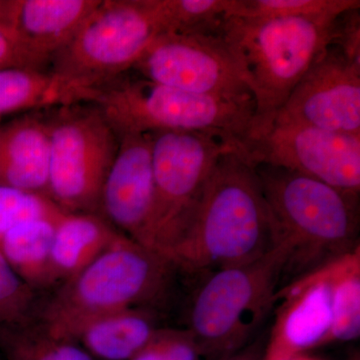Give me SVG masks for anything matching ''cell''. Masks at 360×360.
Instances as JSON below:
<instances>
[{"label": "cell", "mask_w": 360, "mask_h": 360, "mask_svg": "<svg viewBox=\"0 0 360 360\" xmlns=\"http://www.w3.org/2000/svg\"><path fill=\"white\" fill-rule=\"evenodd\" d=\"M33 293L0 253V326L30 321L34 309Z\"/></svg>", "instance_id": "26"}, {"label": "cell", "mask_w": 360, "mask_h": 360, "mask_svg": "<svg viewBox=\"0 0 360 360\" xmlns=\"http://www.w3.org/2000/svg\"><path fill=\"white\" fill-rule=\"evenodd\" d=\"M18 0H0V27L13 30Z\"/></svg>", "instance_id": "30"}, {"label": "cell", "mask_w": 360, "mask_h": 360, "mask_svg": "<svg viewBox=\"0 0 360 360\" xmlns=\"http://www.w3.org/2000/svg\"><path fill=\"white\" fill-rule=\"evenodd\" d=\"M354 360H359V357H357V359H354Z\"/></svg>", "instance_id": "34"}, {"label": "cell", "mask_w": 360, "mask_h": 360, "mask_svg": "<svg viewBox=\"0 0 360 360\" xmlns=\"http://www.w3.org/2000/svg\"><path fill=\"white\" fill-rule=\"evenodd\" d=\"M153 205L151 135H122L104 181L99 212L118 231L149 248Z\"/></svg>", "instance_id": "13"}, {"label": "cell", "mask_w": 360, "mask_h": 360, "mask_svg": "<svg viewBox=\"0 0 360 360\" xmlns=\"http://www.w3.org/2000/svg\"><path fill=\"white\" fill-rule=\"evenodd\" d=\"M231 0H165L167 32H219Z\"/></svg>", "instance_id": "24"}, {"label": "cell", "mask_w": 360, "mask_h": 360, "mask_svg": "<svg viewBox=\"0 0 360 360\" xmlns=\"http://www.w3.org/2000/svg\"><path fill=\"white\" fill-rule=\"evenodd\" d=\"M158 331L153 312L131 309L77 322L66 331L63 340L82 343L97 359L129 360L153 340Z\"/></svg>", "instance_id": "17"}, {"label": "cell", "mask_w": 360, "mask_h": 360, "mask_svg": "<svg viewBox=\"0 0 360 360\" xmlns=\"http://www.w3.org/2000/svg\"><path fill=\"white\" fill-rule=\"evenodd\" d=\"M274 123L360 137V68L329 44L296 84Z\"/></svg>", "instance_id": "12"}, {"label": "cell", "mask_w": 360, "mask_h": 360, "mask_svg": "<svg viewBox=\"0 0 360 360\" xmlns=\"http://www.w3.org/2000/svg\"><path fill=\"white\" fill-rule=\"evenodd\" d=\"M51 116L47 196L66 213H98L120 137L92 103L52 108Z\"/></svg>", "instance_id": "8"}, {"label": "cell", "mask_w": 360, "mask_h": 360, "mask_svg": "<svg viewBox=\"0 0 360 360\" xmlns=\"http://www.w3.org/2000/svg\"><path fill=\"white\" fill-rule=\"evenodd\" d=\"M274 246L255 165L243 149L227 151L169 260L189 272L219 270L255 262Z\"/></svg>", "instance_id": "1"}, {"label": "cell", "mask_w": 360, "mask_h": 360, "mask_svg": "<svg viewBox=\"0 0 360 360\" xmlns=\"http://www.w3.org/2000/svg\"><path fill=\"white\" fill-rule=\"evenodd\" d=\"M65 213L44 194L0 184V236L28 220L56 219Z\"/></svg>", "instance_id": "25"}, {"label": "cell", "mask_w": 360, "mask_h": 360, "mask_svg": "<svg viewBox=\"0 0 360 360\" xmlns=\"http://www.w3.org/2000/svg\"><path fill=\"white\" fill-rule=\"evenodd\" d=\"M167 32L165 0H101L51 71L89 99L90 91L132 70L151 42Z\"/></svg>", "instance_id": "6"}, {"label": "cell", "mask_w": 360, "mask_h": 360, "mask_svg": "<svg viewBox=\"0 0 360 360\" xmlns=\"http://www.w3.org/2000/svg\"><path fill=\"white\" fill-rule=\"evenodd\" d=\"M288 360H317L314 359H309V357L302 356V355H297V356L292 357V359Z\"/></svg>", "instance_id": "32"}, {"label": "cell", "mask_w": 360, "mask_h": 360, "mask_svg": "<svg viewBox=\"0 0 360 360\" xmlns=\"http://www.w3.org/2000/svg\"><path fill=\"white\" fill-rule=\"evenodd\" d=\"M333 296L329 342L356 340L360 333V251L354 250L326 264Z\"/></svg>", "instance_id": "21"}, {"label": "cell", "mask_w": 360, "mask_h": 360, "mask_svg": "<svg viewBox=\"0 0 360 360\" xmlns=\"http://www.w3.org/2000/svg\"><path fill=\"white\" fill-rule=\"evenodd\" d=\"M288 251L276 245L250 264L213 272L194 298L191 328L202 352L238 347L276 302Z\"/></svg>", "instance_id": "9"}, {"label": "cell", "mask_w": 360, "mask_h": 360, "mask_svg": "<svg viewBox=\"0 0 360 360\" xmlns=\"http://www.w3.org/2000/svg\"><path fill=\"white\" fill-rule=\"evenodd\" d=\"M86 94L49 70H0V117L18 111L49 110L85 103Z\"/></svg>", "instance_id": "20"}, {"label": "cell", "mask_w": 360, "mask_h": 360, "mask_svg": "<svg viewBox=\"0 0 360 360\" xmlns=\"http://www.w3.org/2000/svg\"><path fill=\"white\" fill-rule=\"evenodd\" d=\"M132 71L150 82L198 96L253 98L238 61L219 32H165Z\"/></svg>", "instance_id": "10"}, {"label": "cell", "mask_w": 360, "mask_h": 360, "mask_svg": "<svg viewBox=\"0 0 360 360\" xmlns=\"http://www.w3.org/2000/svg\"><path fill=\"white\" fill-rule=\"evenodd\" d=\"M155 340L163 360H198L202 354L193 333L187 330H158Z\"/></svg>", "instance_id": "29"}, {"label": "cell", "mask_w": 360, "mask_h": 360, "mask_svg": "<svg viewBox=\"0 0 360 360\" xmlns=\"http://www.w3.org/2000/svg\"><path fill=\"white\" fill-rule=\"evenodd\" d=\"M360 7L359 0H231L227 18H298V16H338Z\"/></svg>", "instance_id": "23"}, {"label": "cell", "mask_w": 360, "mask_h": 360, "mask_svg": "<svg viewBox=\"0 0 360 360\" xmlns=\"http://www.w3.org/2000/svg\"><path fill=\"white\" fill-rule=\"evenodd\" d=\"M176 269L167 258L120 234L86 269L63 284L37 314V323L63 340L77 322L104 314L155 304Z\"/></svg>", "instance_id": "5"}, {"label": "cell", "mask_w": 360, "mask_h": 360, "mask_svg": "<svg viewBox=\"0 0 360 360\" xmlns=\"http://www.w3.org/2000/svg\"><path fill=\"white\" fill-rule=\"evenodd\" d=\"M120 234L98 213H65L56 225L52 243L54 284L77 276L108 250Z\"/></svg>", "instance_id": "18"}, {"label": "cell", "mask_w": 360, "mask_h": 360, "mask_svg": "<svg viewBox=\"0 0 360 360\" xmlns=\"http://www.w3.org/2000/svg\"><path fill=\"white\" fill-rule=\"evenodd\" d=\"M281 300L264 360H288L329 343L333 296L326 264L276 295Z\"/></svg>", "instance_id": "14"}, {"label": "cell", "mask_w": 360, "mask_h": 360, "mask_svg": "<svg viewBox=\"0 0 360 360\" xmlns=\"http://www.w3.org/2000/svg\"><path fill=\"white\" fill-rule=\"evenodd\" d=\"M231 360H255V359H252V357L240 356V357H236V359H231Z\"/></svg>", "instance_id": "33"}, {"label": "cell", "mask_w": 360, "mask_h": 360, "mask_svg": "<svg viewBox=\"0 0 360 360\" xmlns=\"http://www.w3.org/2000/svg\"><path fill=\"white\" fill-rule=\"evenodd\" d=\"M252 165L285 168L359 196L360 137L305 125L274 124L246 146Z\"/></svg>", "instance_id": "11"}, {"label": "cell", "mask_w": 360, "mask_h": 360, "mask_svg": "<svg viewBox=\"0 0 360 360\" xmlns=\"http://www.w3.org/2000/svg\"><path fill=\"white\" fill-rule=\"evenodd\" d=\"M129 360H163L155 338H153V340L149 345L142 348L141 352H137Z\"/></svg>", "instance_id": "31"}, {"label": "cell", "mask_w": 360, "mask_h": 360, "mask_svg": "<svg viewBox=\"0 0 360 360\" xmlns=\"http://www.w3.org/2000/svg\"><path fill=\"white\" fill-rule=\"evenodd\" d=\"M149 134L155 184L149 248L169 260L195 217L220 158L243 148L210 132L158 130Z\"/></svg>", "instance_id": "7"}, {"label": "cell", "mask_w": 360, "mask_h": 360, "mask_svg": "<svg viewBox=\"0 0 360 360\" xmlns=\"http://www.w3.org/2000/svg\"><path fill=\"white\" fill-rule=\"evenodd\" d=\"M49 160V117L34 112L0 127V184L47 196Z\"/></svg>", "instance_id": "15"}, {"label": "cell", "mask_w": 360, "mask_h": 360, "mask_svg": "<svg viewBox=\"0 0 360 360\" xmlns=\"http://www.w3.org/2000/svg\"><path fill=\"white\" fill-rule=\"evenodd\" d=\"M253 165L274 245L288 251L285 269L305 276L359 246V196L285 168Z\"/></svg>", "instance_id": "2"}, {"label": "cell", "mask_w": 360, "mask_h": 360, "mask_svg": "<svg viewBox=\"0 0 360 360\" xmlns=\"http://www.w3.org/2000/svg\"><path fill=\"white\" fill-rule=\"evenodd\" d=\"M330 44L338 47L347 61L360 68V7L335 18Z\"/></svg>", "instance_id": "27"}, {"label": "cell", "mask_w": 360, "mask_h": 360, "mask_svg": "<svg viewBox=\"0 0 360 360\" xmlns=\"http://www.w3.org/2000/svg\"><path fill=\"white\" fill-rule=\"evenodd\" d=\"M47 65L30 51L18 33L0 27V70L7 68L46 70Z\"/></svg>", "instance_id": "28"}, {"label": "cell", "mask_w": 360, "mask_h": 360, "mask_svg": "<svg viewBox=\"0 0 360 360\" xmlns=\"http://www.w3.org/2000/svg\"><path fill=\"white\" fill-rule=\"evenodd\" d=\"M0 349L8 360H94L77 343L53 338L32 321L0 326Z\"/></svg>", "instance_id": "22"}, {"label": "cell", "mask_w": 360, "mask_h": 360, "mask_svg": "<svg viewBox=\"0 0 360 360\" xmlns=\"http://www.w3.org/2000/svg\"><path fill=\"white\" fill-rule=\"evenodd\" d=\"M101 0H18L13 30L49 65Z\"/></svg>", "instance_id": "16"}, {"label": "cell", "mask_w": 360, "mask_h": 360, "mask_svg": "<svg viewBox=\"0 0 360 360\" xmlns=\"http://www.w3.org/2000/svg\"><path fill=\"white\" fill-rule=\"evenodd\" d=\"M132 71V70H131ZM118 137L158 130L210 132L245 151L252 131L255 99L198 96L129 72L90 91Z\"/></svg>", "instance_id": "4"}, {"label": "cell", "mask_w": 360, "mask_h": 360, "mask_svg": "<svg viewBox=\"0 0 360 360\" xmlns=\"http://www.w3.org/2000/svg\"><path fill=\"white\" fill-rule=\"evenodd\" d=\"M65 214L56 219L28 220L0 236V253L16 276L32 290L54 284L52 243L56 225Z\"/></svg>", "instance_id": "19"}, {"label": "cell", "mask_w": 360, "mask_h": 360, "mask_svg": "<svg viewBox=\"0 0 360 360\" xmlns=\"http://www.w3.org/2000/svg\"><path fill=\"white\" fill-rule=\"evenodd\" d=\"M336 18H226L220 25L255 99L250 142L271 127L296 84L330 44Z\"/></svg>", "instance_id": "3"}]
</instances>
